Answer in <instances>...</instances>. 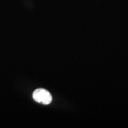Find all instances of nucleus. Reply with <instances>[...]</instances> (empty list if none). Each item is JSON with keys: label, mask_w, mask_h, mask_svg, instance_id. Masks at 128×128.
Returning a JSON list of instances; mask_svg holds the SVG:
<instances>
[{"label": "nucleus", "mask_w": 128, "mask_h": 128, "mask_svg": "<svg viewBox=\"0 0 128 128\" xmlns=\"http://www.w3.org/2000/svg\"><path fill=\"white\" fill-rule=\"evenodd\" d=\"M34 100L44 105H48L52 101V96L49 92L43 88L36 89L33 93Z\"/></svg>", "instance_id": "obj_1"}]
</instances>
